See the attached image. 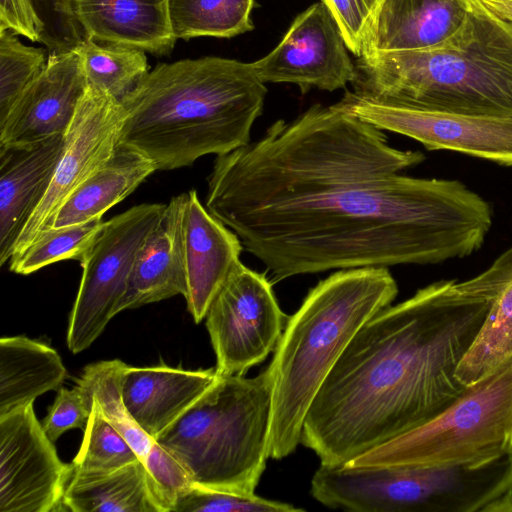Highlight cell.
<instances>
[{"label": "cell", "instance_id": "29", "mask_svg": "<svg viewBox=\"0 0 512 512\" xmlns=\"http://www.w3.org/2000/svg\"><path fill=\"white\" fill-rule=\"evenodd\" d=\"M82 444L71 468L83 472H106L139 460L121 434L111 425L92 400V410L83 430Z\"/></svg>", "mask_w": 512, "mask_h": 512}, {"label": "cell", "instance_id": "23", "mask_svg": "<svg viewBox=\"0 0 512 512\" xmlns=\"http://www.w3.org/2000/svg\"><path fill=\"white\" fill-rule=\"evenodd\" d=\"M493 293L487 317L462 359L457 376L469 386L512 356V247L477 275Z\"/></svg>", "mask_w": 512, "mask_h": 512}, {"label": "cell", "instance_id": "20", "mask_svg": "<svg viewBox=\"0 0 512 512\" xmlns=\"http://www.w3.org/2000/svg\"><path fill=\"white\" fill-rule=\"evenodd\" d=\"M72 7L85 38L100 43L163 56L170 54L177 41L168 0H72Z\"/></svg>", "mask_w": 512, "mask_h": 512}, {"label": "cell", "instance_id": "16", "mask_svg": "<svg viewBox=\"0 0 512 512\" xmlns=\"http://www.w3.org/2000/svg\"><path fill=\"white\" fill-rule=\"evenodd\" d=\"M187 193L183 230L185 299L189 313L200 323L217 293L241 263L244 247L238 235L201 203L196 190Z\"/></svg>", "mask_w": 512, "mask_h": 512}, {"label": "cell", "instance_id": "8", "mask_svg": "<svg viewBox=\"0 0 512 512\" xmlns=\"http://www.w3.org/2000/svg\"><path fill=\"white\" fill-rule=\"evenodd\" d=\"M165 206L136 205L103 222L80 260L82 277L66 336L72 353L87 349L117 314L137 255Z\"/></svg>", "mask_w": 512, "mask_h": 512}, {"label": "cell", "instance_id": "28", "mask_svg": "<svg viewBox=\"0 0 512 512\" xmlns=\"http://www.w3.org/2000/svg\"><path fill=\"white\" fill-rule=\"evenodd\" d=\"M103 222L100 218L41 231L24 249L10 258V271L29 275L63 260L73 259L80 262Z\"/></svg>", "mask_w": 512, "mask_h": 512}, {"label": "cell", "instance_id": "10", "mask_svg": "<svg viewBox=\"0 0 512 512\" xmlns=\"http://www.w3.org/2000/svg\"><path fill=\"white\" fill-rule=\"evenodd\" d=\"M123 118L120 101L87 85L64 134L48 189L22 228L13 255L47 229L74 190L109 160L118 145Z\"/></svg>", "mask_w": 512, "mask_h": 512}, {"label": "cell", "instance_id": "4", "mask_svg": "<svg viewBox=\"0 0 512 512\" xmlns=\"http://www.w3.org/2000/svg\"><path fill=\"white\" fill-rule=\"evenodd\" d=\"M353 93L378 102L472 116L512 117V23L480 0L461 28L428 49L359 57Z\"/></svg>", "mask_w": 512, "mask_h": 512}, {"label": "cell", "instance_id": "7", "mask_svg": "<svg viewBox=\"0 0 512 512\" xmlns=\"http://www.w3.org/2000/svg\"><path fill=\"white\" fill-rule=\"evenodd\" d=\"M512 454V356L424 425L348 466L477 465Z\"/></svg>", "mask_w": 512, "mask_h": 512}, {"label": "cell", "instance_id": "12", "mask_svg": "<svg viewBox=\"0 0 512 512\" xmlns=\"http://www.w3.org/2000/svg\"><path fill=\"white\" fill-rule=\"evenodd\" d=\"M358 118L412 138L429 150H452L512 165V117L472 116L392 105L346 92Z\"/></svg>", "mask_w": 512, "mask_h": 512}, {"label": "cell", "instance_id": "6", "mask_svg": "<svg viewBox=\"0 0 512 512\" xmlns=\"http://www.w3.org/2000/svg\"><path fill=\"white\" fill-rule=\"evenodd\" d=\"M272 381L218 376L156 441L201 488L253 495L269 457Z\"/></svg>", "mask_w": 512, "mask_h": 512}, {"label": "cell", "instance_id": "14", "mask_svg": "<svg viewBox=\"0 0 512 512\" xmlns=\"http://www.w3.org/2000/svg\"><path fill=\"white\" fill-rule=\"evenodd\" d=\"M78 53H49L43 71L0 119V146L27 145L64 135L85 93Z\"/></svg>", "mask_w": 512, "mask_h": 512}, {"label": "cell", "instance_id": "26", "mask_svg": "<svg viewBox=\"0 0 512 512\" xmlns=\"http://www.w3.org/2000/svg\"><path fill=\"white\" fill-rule=\"evenodd\" d=\"M254 6L255 0H168L171 30L177 40L231 38L254 29Z\"/></svg>", "mask_w": 512, "mask_h": 512}, {"label": "cell", "instance_id": "11", "mask_svg": "<svg viewBox=\"0 0 512 512\" xmlns=\"http://www.w3.org/2000/svg\"><path fill=\"white\" fill-rule=\"evenodd\" d=\"M70 472L33 403L0 415V512L62 511Z\"/></svg>", "mask_w": 512, "mask_h": 512}, {"label": "cell", "instance_id": "21", "mask_svg": "<svg viewBox=\"0 0 512 512\" xmlns=\"http://www.w3.org/2000/svg\"><path fill=\"white\" fill-rule=\"evenodd\" d=\"M470 8L471 0H384L363 56L435 47L461 28Z\"/></svg>", "mask_w": 512, "mask_h": 512}, {"label": "cell", "instance_id": "22", "mask_svg": "<svg viewBox=\"0 0 512 512\" xmlns=\"http://www.w3.org/2000/svg\"><path fill=\"white\" fill-rule=\"evenodd\" d=\"M155 171L154 165L146 157L117 145L109 160L66 199L47 229L102 218Z\"/></svg>", "mask_w": 512, "mask_h": 512}, {"label": "cell", "instance_id": "19", "mask_svg": "<svg viewBox=\"0 0 512 512\" xmlns=\"http://www.w3.org/2000/svg\"><path fill=\"white\" fill-rule=\"evenodd\" d=\"M188 193L174 196L143 243L117 314L176 295L185 297L183 230Z\"/></svg>", "mask_w": 512, "mask_h": 512}, {"label": "cell", "instance_id": "24", "mask_svg": "<svg viewBox=\"0 0 512 512\" xmlns=\"http://www.w3.org/2000/svg\"><path fill=\"white\" fill-rule=\"evenodd\" d=\"M67 376L58 352L25 336L0 339V415L59 390Z\"/></svg>", "mask_w": 512, "mask_h": 512}, {"label": "cell", "instance_id": "13", "mask_svg": "<svg viewBox=\"0 0 512 512\" xmlns=\"http://www.w3.org/2000/svg\"><path fill=\"white\" fill-rule=\"evenodd\" d=\"M251 65L261 82L292 83L302 94L313 87L345 88L356 77L342 33L322 2L300 13L280 43Z\"/></svg>", "mask_w": 512, "mask_h": 512}, {"label": "cell", "instance_id": "18", "mask_svg": "<svg viewBox=\"0 0 512 512\" xmlns=\"http://www.w3.org/2000/svg\"><path fill=\"white\" fill-rule=\"evenodd\" d=\"M63 138L0 146V265L12 257L22 228L48 189Z\"/></svg>", "mask_w": 512, "mask_h": 512}, {"label": "cell", "instance_id": "35", "mask_svg": "<svg viewBox=\"0 0 512 512\" xmlns=\"http://www.w3.org/2000/svg\"><path fill=\"white\" fill-rule=\"evenodd\" d=\"M5 30L39 42L41 28L32 0H0V32Z\"/></svg>", "mask_w": 512, "mask_h": 512}, {"label": "cell", "instance_id": "15", "mask_svg": "<svg viewBox=\"0 0 512 512\" xmlns=\"http://www.w3.org/2000/svg\"><path fill=\"white\" fill-rule=\"evenodd\" d=\"M125 363L109 360L85 367L76 380L92 404L94 400L145 466L161 512H173L178 499L192 487L179 462L151 437L126 410L120 394V374Z\"/></svg>", "mask_w": 512, "mask_h": 512}, {"label": "cell", "instance_id": "34", "mask_svg": "<svg viewBox=\"0 0 512 512\" xmlns=\"http://www.w3.org/2000/svg\"><path fill=\"white\" fill-rule=\"evenodd\" d=\"M91 410L92 404L80 387H61L41 424L48 438L54 443L69 429L84 430Z\"/></svg>", "mask_w": 512, "mask_h": 512}, {"label": "cell", "instance_id": "30", "mask_svg": "<svg viewBox=\"0 0 512 512\" xmlns=\"http://www.w3.org/2000/svg\"><path fill=\"white\" fill-rule=\"evenodd\" d=\"M45 50L23 44L10 30L0 32V119L47 64Z\"/></svg>", "mask_w": 512, "mask_h": 512}, {"label": "cell", "instance_id": "1", "mask_svg": "<svg viewBox=\"0 0 512 512\" xmlns=\"http://www.w3.org/2000/svg\"><path fill=\"white\" fill-rule=\"evenodd\" d=\"M424 159L391 146L343 98L314 104L218 155L205 206L273 282L468 256L490 229V206L459 181L402 174Z\"/></svg>", "mask_w": 512, "mask_h": 512}, {"label": "cell", "instance_id": "3", "mask_svg": "<svg viewBox=\"0 0 512 512\" xmlns=\"http://www.w3.org/2000/svg\"><path fill=\"white\" fill-rule=\"evenodd\" d=\"M267 92L251 63L213 56L160 63L121 101L118 145L156 171L229 153L251 141Z\"/></svg>", "mask_w": 512, "mask_h": 512}, {"label": "cell", "instance_id": "27", "mask_svg": "<svg viewBox=\"0 0 512 512\" xmlns=\"http://www.w3.org/2000/svg\"><path fill=\"white\" fill-rule=\"evenodd\" d=\"M87 85L122 101L147 75L145 51L85 38L75 49Z\"/></svg>", "mask_w": 512, "mask_h": 512}, {"label": "cell", "instance_id": "5", "mask_svg": "<svg viewBox=\"0 0 512 512\" xmlns=\"http://www.w3.org/2000/svg\"><path fill=\"white\" fill-rule=\"evenodd\" d=\"M397 294L387 267L342 269L314 286L288 317L268 366L270 458L280 460L296 450L307 412L324 381L356 333Z\"/></svg>", "mask_w": 512, "mask_h": 512}, {"label": "cell", "instance_id": "31", "mask_svg": "<svg viewBox=\"0 0 512 512\" xmlns=\"http://www.w3.org/2000/svg\"><path fill=\"white\" fill-rule=\"evenodd\" d=\"M292 504L253 495H241L192 485L173 512H301Z\"/></svg>", "mask_w": 512, "mask_h": 512}, {"label": "cell", "instance_id": "32", "mask_svg": "<svg viewBox=\"0 0 512 512\" xmlns=\"http://www.w3.org/2000/svg\"><path fill=\"white\" fill-rule=\"evenodd\" d=\"M40 23V39L49 53L75 50L85 35L74 15L72 0H32Z\"/></svg>", "mask_w": 512, "mask_h": 512}, {"label": "cell", "instance_id": "2", "mask_svg": "<svg viewBox=\"0 0 512 512\" xmlns=\"http://www.w3.org/2000/svg\"><path fill=\"white\" fill-rule=\"evenodd\" d=\"M492 302L471 279L445 280L378 312L321 386L301 444L344 466L435 418L468 387L456 372Z\"/></svg>", "mask_w": 512, "mask_h": 512}, {"label": "cell", "instance_id": "33", "mask_svg": "<svg viewBox=\"0 0 512 512\" xmlns=\"http://www.w3.org/2000/svg\"><path fill=\"white\" fill-rule=\"evenodd\" d=\"M384 0H321L336 21L346 46L357 58L367 43Z\"/></svg>", "mask_w": 512, "mask_h": 512}, {"label": "cell", "instance_id": "25", "mask_svg": "<svg viewBox=\"0 0 512 512\" xmlns=\"http://www.w3.org/2000/svg\"><path fill=\"white\" fill-rule=\"evenodd\" d=\"M64 510L161 512L147 470L140 460L106 472H83L71 468L62 499Z\"/></svg>", "mask_w": 512, "mask_h": 512}, {"label": "cell", "instance_id": "9", "mask_svg": "<svg viewBox=\"0 0 512 512\" xmlns=\"http://www.w3.org/2000/svg\"><path fill=\"white\" fill-rule=\"evenodd\" d=\"M206 327L218 376L244 375L274 352L288 317L265 273L240 263L210 304Z\"/></svg>", "mask_w": 512, "mask_h": 512}, {"label": "cell", "instance_id": "17", "mask_svg": "<svg viewBox=\"0 0 512 512\" xmlns=\"http://www.w3.org/2000/svg\"><path fill=\"white\" fill-rule=\"evenodd\" d=\"M216 369L186 370L166 365H124L122 402L134 420L155 440L215 382Z\"/></svg>", "mask_w": 512, "mask_h": 512}]
</instances>
